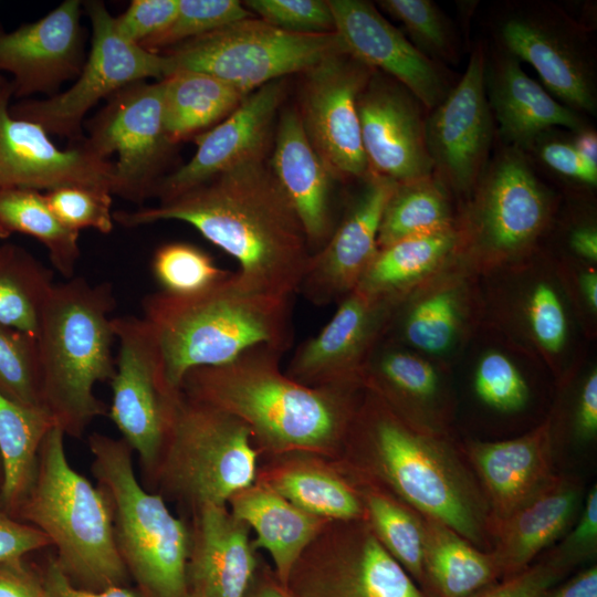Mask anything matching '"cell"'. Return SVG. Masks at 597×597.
I'll use <instances>...</instances> for the list:
<instances>
[{
	"mask_svg": "<svg viewBox=\"0 0 597 597\" xmlns=\"http://www.w3.org/2000/svg\"><path fill=\"white\" fill-rule=\"evenodd\" d=\"M521 306L525 332L535 346L549 357L561 355L569 338V317L557 283L536 279L525 290Z\"/></svg>",
	"mask_w": 597,
	"mask_h": 597,
	"instance_id": "44",
	"label": "cell"
},
{
	"mask_svg": "<svg viewBox=\"0 0 597 597\" xmlns=\"http://www.w3.org/2000/svg\"><path fill=\"white\" fill-rule=\"evenodd\" d=\"M358 479L375 483L423 517L483 551H492L488 504L451 436L418 429L365 388L346 441Z\"/></svg>",
	"mask_w": 597,
	"mask_h": 597,
	"instance_id": "2",
	"label": "cell"
},
{
	"mask_svg": "<svg viewBox=\"0 0 597 597\" xmlns=\"http://www.w3.org/2000/svg\"><path fill=\"white\" fill-rule=\"evenodd\" d=\"M10 82L0 75V91L6 87Z\"/></svg>",
	"mask_w": 597,
	"mask_h": 597,
	"instance_id": "63",
	"label": "cell"
},
{
	"mask_svg": "<svg viewBox=\"0 0 597 597\" xmlns=\"http://www.w3.org/2000/svg\"><path fill=\"white\" fill-rule=\"evenodd\" d=\"M579 514L554 548L572 566L576 567L596 556L597 552V486L594 485L583 502Z\"/></svg>",
	"mask_w": 597,
	"mask_h": 597,
	"instance_id": "52",
	"label": "cell"
},
{
	"mask_svg": "<svg viewBox=\"0 0 597 597\" xmlns=\"http://www.w3.org/2000/svg\"><path fill=\"white\" fill-rule=\"evenodd\" d=\"M464 454L484 494L491 533L554 474V421L517 438L502 441H468Z\"/></svg>",
	"mask_w": 597,
	"mask_h": 597,
	"instance_id": "25",
	"label": "cell"
},
{
	"mask_svg": "<svg viewBox=\"0 0 597 597\" xmlns=\"http://www.w3.org/2000/svg\"><path fill=\"white\" fill-rule=\"evenodd\" d=\"M457 227L455 260L472 274L512 266L530 255L553 201L522 150L509 147L485 167Z\"/></svg>",
	"mask_w": 597,
	"mask_h": 597,
	"instance_id": "9",
	"label": "cell"
},
{
	"mask_svg": "<svg viewBox=\"0 0 597 597\" xmlns=\"http://www.w3.org/2000/svg\"><path fill=\"white\" fill-rule=\"evenodd\" d=\"M538 155L551 169L559 175L590 187L597 185V167L586 161L572 143L544 142Z\"/></svg>",
	"mask_w": 597,
	"mask_h": 597,
	"instance_id": "54",
	"label": "cell"
},
{
	"mask_svg": "<svg viewBox=\"0 0 597 597\" xmlns=\"http://www.w3.org/2000/svg\"><path fill=\"white\" fill-rule=\"evenodd\" d=\"M46 597H140L126 586H114L102 590H88L73 585L55 559H50L42 575Z\"/></svg>",
	"mask_w": 597,
	"mask_h": 597,
	"instance_id": "55",
	"label": "cell"
},
{
	"mask_svg": "<svg viewBox=\"0 0 597 597\" xmlns=\"http://www.w3.org/2000/svg\"><path fill=\"white\" fill-rule=\"evenodd\" d=\"M569 248L578 258L597 262V231L593 224L579 226L569 235Z\"/></svg>",
	"mask_w": 597,
	"mask_h": 597,
	"instance_id": "59",
	"label": "cell"
},
{
	"mask_svg": "<svg viewBox=\"0 0 597 597\" xmlns=\"http://www.w3.org/2000/svg\"><path fill=\"white\" fill-rule=\"evenodd\" d=\"M178 1L133 0L121 15L114 17L115 28L125 40L140 46L171 23Z\"/></svg>",
	"mask_w": 597,
	"mask_h": 597,
	"instance_id": "51",
	"label": "cell"
},
{
	"mask_svg": "<svg viewBox=\"0 0 597 597\" xmlns=\"http://www.w3.org/2000/svg\"><path fill=\"white\" fill-rule=\"evenodd\" d=\"M401 301L354 290L323 328L297 346L285 374L310 387L364 385L365 367Z\"/></svg>",
	"mask_w": 597,
	"mask_h": 597,
	"instance_id": "15",
	"label": "cell"
},
{
	"mask_svg": "<svg viewBox=\"0 0 597 597\" xmlns=\"http://www.w3.org/2000/svg\"><path fill=\"white\" fill-rule=\"evenodd\" d=\"M83 6L91 22L92 41L74 84L48 98L25 101L10 108L13 117L75 142H83L84 116L100 101L129 84L151 77L161 81L168 75L166 56L125 40L104 2L91 0Z\"/></svg>",
	"mask_w": 597,
	"mask_h": 597,
	"instance_id": "11",
	"label": "cell"
},
{
	"mask_svg": "<svg viewBox=\"0 0 597 597\" xmlns=\"http://www.w3.org/2000/svg\"><path fill=\"white\" fill-rule=\"evenodd\" d=\"M575 433L582 441H589L597 434V370L586 376L577 399Z\"/></svg>",
	"mask_w": 597,
	"mask_h": 597,
	"instance_id": "57",
	"label": "cell"
},
{
	"mask_svg": "<svg viewBox=\"0 0 597 597\" xmlns=\"http://www.w3.org/2000/svg\"><path fill=\"white\" fill-rule=\"evenodd\" d=\"M422 108L401 84L373 72L357 100L369 174L396 184L433 175Z\"/></svg>",
	"mask_w": 597,
	"mask_h": 597,
	"instance_id": "19",
	"label": "cell"
},
{
	"mask_svg": "<svg viewBox=\"0 0 597 597\" xmlns=\"http://www.w3.org/2000/svg\"><path fill=\"white\" fill-rule=\"evenodd\" d=\"M574 568L553 547L523 570L495 582L472 597H542Z\"/></svg>",
	"mask_w": 597,
	"mask_h": 597,
	"instance_id": "50",
	"label": "cell"
},
{
	"mask_svg": "<svg viewBox=\"0 0 597 597\" xmlns=\"http://www.w3.org/2000/svg\"><path fill=\"white\" fill-rule=\"evenodd\" d=\"M484 87L500 134L511 147H530L556 126L576 133L586 128L579 113L554 98L509 53L489 67L485 62Z\"/></svg>",
	"mask_w": 597,
	"mask_h": 597,
	"instance_id": "31",
	"label": "cell"
},
{
	"mask_svg": "<svg viewBox=\"0 0 597 597\" xmlns=\"http://www.w3.org/2000/svg\"><path fill=\"white\" fill-rule=\"evenodd\" d=\"M542 597H597V567L591 565L556 585Z\"/></svg>",
	"mask_w": 597,
	"mask_h": 597,
	"instance_id": "58",
	"label": "cell"
},
{
	"mask_svg": "<svg viewBox=\"0 0 597 597\" xmlns=\"http://www.w3.org/2000/svg\"><path fill=\"white\" fill-rule=\"evenodd\" d=\"M500 38L510 55L531 64L544 88L577 113L595 114L597 91L584 35L566 17L533 11L506 18Z\"/></svg>",
	"mask_w": 597,
	"mask_h": 597,
	"instance_id": "17",
	"label": "cell"
},
{
	"mask_svg": "<svg viewBox=\"0 0 597 597\" xmlns=\"http://www.w3.org/2000/svg\"><path fill=\"white\" fill-rule=\"evenodd\" d=\"M133 228L163 220L186 222L239 263L254 287L292 297L311 250L293 207L264 158L252 159L157 206L113 213Z\"/></svg>",
	"mask_w": 597,
	"mask_h": 597,
	"instance_id": "1",
	"label": "cell"
},
{
	"mask_svg": "<svg viewBox=\"0 0 597 597\" xmlns=\"http://www.w3.org/2000/svg\"><path fill=\"white\" fill-rule=\"evenodd\" d=\"M88 446L92 472L112 507L117 549L139 596L190 597V535L182 521L139 484L125 440L93 433Z\"/></svg>",
	"mask_w": 597,
	"mask_h": 597,
	"instance_id": "7",
	"label": "cell"
},
{
	"mask_svg": "<svg viewBox=\"0 0 597 597\" xmlns=\"http://www.w3.org/2000/svg\"><path fill=\"white\" fill-rule=\"evenodd\" d=\"M45 198L57 219L73 231L94 229L104 234L113 231V199L106 189L67 186L48 191Z\"/></svg>",
	"mask_w": 597,
	"mask_h": 597,
	"instance_id": "48",
	"label": "cell"
},
{
	"mask_svg": "<svg viewBox=\"0 0 597 597\" xmlns=\"http://www.w3.org/2000/svg\"><path fill=\"white\" fill-rule=\"evenodd\" d=\"M23 233L40 241L55 270L72 279L80 259L78 232L66 228L45 195L25 188L0 189V238Z\"/></svg>",
	"mask_w": 597,
	"mask_h": 597,
	"instance_id": "38",
	"label": "cell"
},
{
	"mask_svg": "<svg viewBox=\"0 0 597 597\" xmlns=\"http://www.w3.org/2000/svg\"><path fill=\"white\" fill-rule=\"evenodd\" d=\"M335 31L347 51L374 71H381L432 111L450 91L436 61L425 55L376 7L364 0H328Z\"/></svg>",
	"mask_w": 597,
	"mask_h": 597,
	"instance_id": "24",
	"label": "cell"
},
{
	"mask_svg": "<svg viewBox=\"0 0 597 597\" xmlns=\"http://www.w3.org/2000/svg\"><path fill=\"white\" fill-rule=\"evenodd\" d=\"M352 485L377 540L425 593L423 516L375 483L357 478Z\"/></svg>",
	"mask_w": 597,
	"mask_h": 597,
	"instance_id": "37",
	"label": "cell"
},
{
	"mask_svg": "<svg viewBox=\"0 0 597 597\" xmlns=\"http://www.w3.org/2000/svg\"><path fill=\"white\" fill-rule=\"evenodd\" d=\"M345 51L336 31L294 33L247 18L161 53L168 62V75L176 71L202 72L248 95Z\"/></svg>",
	"mask_w": 597,
	"mask_h": 597,
	"instance_id": "10",
	"label": "cell"
},
{
	"mask_svg": "<svg viewBox=\"0 0 597 597\" xmlns=\"http://www.w3.org/2000/svg\"><path fill=\"white\" fill-rule=\"evenodd\" d=\"M151 270L163 292L175 295L202 292L231 273L219 268L206 251L187 242L160 245L154 253Z\"/></svg>",
	"mask_w": 597,
	"mask_h": 597,
	"instance_id": "42",
	"label": "cell"
},
{
	"mask_svg": "<svg viewBox=\"0 0 597 597\" xmlns=\"http://www.w3.org/2000/svg\"><path fill=\"white\" fill-rule=\"evenodd\" d=\"M325 244L311 254L297 293L316 306L338 303L358 285L378 251V231L396 182L374 174Z\"/></svg>",
	"mask_w": 597,
	"mask_h": 597,
	"instance_id": "22",
	"label": "cell"
},
{
	"mask_svg": "<svg viewBox=\"0 0 597 597\" xmlns=\"http://www.w3.org/2000/svg\"><path fill=\"white\" fill-rule=\"evenodd\" d=\"M286 586L293 597H428L364 519L344 521L327 553L293 569Z\"/></svg>",
	"mask_w": 597,
	"mask_h": 597,
	"instance_id": "16",
	"label": "cell"
},
{
	"mask_svg": "<svg viewBox=\"0 0 597 597\" xmlns=\"http://www.w3.org/2000/svg\"><path fill=\"white\" fill-rule=\"evenodd\" d=\"M269 167L300 219L311 253L316 252L335 229L331 207L334 177L313 148L294 109H285L280 117Z\"/></svg>",
	"mask_w": 597,
	"mask_h": 597,
	"instance_id": "29",
	"label": "cell"
},
{
	"mask_svg": "<svg viewBox=\"0 0 597 597\" xmlns=\"http://www.w3.org/2000/svg\"><path fill=\"white\" fill-rule=\"evenodd\" d=\"M284 96V78L272 81L248 94L224 119L196 136L197 150L192 158L163 177L153 195L164 201L238 165L264 158L273 122Z\"/></svg>",
	"mask_w": 597,
	"mask_h": 597,
	"instance_id": "23",
	"label": "cell"
},
{
	"mask_svg": "<svg viewBox=\"0 0 597 597\" xmlns=\"http://www.w3.org/2000/svg\"><path fill=\"white\" fill-rule=\"evenodd\" d=\"M0 394L21 406L45 409L42 400L38 339L2 325H0Z\"/></svg>",
	"mask_w": 597,
	"mask_h": 597,
	"instance_id": "43",
	"label": "cell"
},
{
	"mask_svg": "<svg viewBox=\"0 0 597 597\" xmlns=\"http://www.w3.org/2000/svg\"><path fill=\"white\" fill-rule=\"evenodd\" d=\"M579 290L589 312L596 315L597 312V271L589 268L579 276Z\"/></svg>",
	"mask_w": 597,
	"mask_h": 597,
	"instance_id": "61",
	"label": "cell"
},
{
	"mask_svg": "<svg viewBox=\"0 0 597 597\" xmlns=\"http://www.w3.org/2000/svg\"><path fill=\"white\" fill-rule=\"evenodd\" d=\"M252 597H290V594L283 591L277 586L264 585Z\"/></svg>",
	"mask_w": 597,
	"mask_h": 597,
	"instance_id": "62",
	"label": "cell"
},
{
	"mask_svg": "<svg viewBox=\"0 0 597 597\" xmlns=\"http://www.w3.org/2000/svg\"><path fill=\"white\" fill-rule=\"evenodd\" d=\"M55 422L43 408L21 406L0 394L1 502L18 510L36 471L42 441Z\"/></svg>",
	"mask_w": 597,
	"mask_h": 597,
	"instance_id": "36",
	"label": "cell"
},
{
	"mask_svg": "<svg viewBox=\"0 0 597 597\" xmlns=\"http://www.w3.org/2000/svg\"><path fill=\"white\" fill-rule=\"evenodd\" d=\"M11 82L0 91V189L102 188L113 195L114 161L85 146L60 149L36 123L10 114Z\"/></svg>",
	"mask_w": 597,
	"mask_h": 597,
	"instance_id": "18",
	"label": "cell"
},
{
	"mask_svg": "<svg viewBox=\"0 0 597 597\" xmlns=\"http://www.w3.org/2000/svg\"><path fill=\"white\" fill-rule=\"evenodd\" d=\"M250 12L264 22L294 33H328L335 31L328 0H248Z\"/></svg>",
	"mask_w": 597,
	"mask_h": 597,
	"instance_id": "49",
	"label": "cell"
},
{
	"mask_svg": "<svg viewBox=\"0 0 597 597\" xmlns=\"http://www.w3.org/2000/svg\"><path fill=\"white\" fill-rule=\"evenodd\" d=\"M291 298L261 291L238 272L196 294L145 296L142 318L163 394L178 391L190 370L228 364L252 347L286 352L293 341Z\"/></svg>",
	"mask_w": 597,
	"mask_h": 597,
	"instance_id": "4",
	"label": "cell"
},
{
	"mask_svg": "<svg viewBox=\"0 0 597 597\" xmlns=\"http://www.w3.org/2000/svg\"><path fill=\"white\" fill-rule=\"evenodd\" d=\"M45 546H51V542L43 532L17 522L0 506V564L20 561L25 554Z\"/></svg>",
	"mask_w": 597,
	"mask_h": 597,
	"instance_id": "53",
	"label": "cell"
},
{
	"mask_svg": "<svg viewBox=\"0 0 597 597\" xmlns=\"http://www.w3.org/2000/svg\"><path fill=\"white\" fill-rule=\"evenodd\" d=\"M457 245L454 226L378 248L355 290L374 296L404 300L455 259Z\"/></svg>",
	"mask_w": 597,
	"mask_h": 597,
	"instance_id": "33",
	"label": "cell"
},
{
	"mask_svg": "<svg viewBox=\"0 0 597 597\" xmlns=\"http://www.w3.org/2000/svg\"><path fill=\"white\" fill-rule=\"evenodd\" d=\"M363 384L411 426L451 436V396L440 370L421 354L385 338L365 367Z\"/></svg>",
	"mask_w": 597,
	"mask_h": 597,
	"instance_id": "27",
	"label": "cell"
},
{
	"mask_svg": "<svg viewBox=\"0 0 597 597\" xmlns=\"http://www.w3.org/2000/svg\"><path fill=\"white\" fill-rule=\"evenodd\" d=\"M285 352L252 347L232 362L198 367L179 390L243 421L273 451L331 450L346 441L365 387H310L280 369Z\"/></svg>",
	"mask_w": 597,
	"mask_h": 597,
	"instance_id": "3",
	"label": "cell"
},
{
	"mask_svg": "<svg viewBox=\"0 0 597 597\" xmlns=\"http://www.w3.org/2000/svg\"><path fill=\"white\" fill-rule=\"evenodd\" d=\"M52 272L24 249L0 245V325L38 338Z\"/></svg>",
	"mask_w": 597,
	"mask_h": 597,
	"instance_id": "40",
	"label": "cell"
},
{
	"mask_svg": "<svg viewBox=\"0 0 597 597\" xmlns=\"http://www.w3.org/2000/svg\"><path fill=\"white\" fill-rule=\"evenodd\" d=\"M270 486L302 511L320 519L344 522L365 517L352 483L323 469H287L275 476Z\"/></svg>",
	"mask_w": 597,
	"mask_h": 597,
	"instance_id": "41",
	"label": "cell"
},
{
	"mask_svg": "<svg viewBox=\"0 0 597 597\" xmlns=\"http://www.w3.org/2000/svg\"><path fill=\"white\" fill-rule=\"evenodd\" d=\"M572 144L586 161L597 167V135L594 130L585 128L577 132Z\"/></svg>",
	"mask_w": 597,
	"mask_h": 597,
	"instance_id": "60",
	"label": "cell"
},
{
	"mask_svg": "<svg viewBox=\"0 0 597 597\" xmlns=\"http://www.w3.org/2000/svg\"><path fill=\"white\" fill-rule=\"evenodd\" d=\"M164 400L165 436L151 474L165 489L197 510L224 505L252 485L256 451L243 421L181 390Z\"/></svg>",
	"mask_w": 597,
	"mask_h": 597,
	"instance_id": "8",
	"label": "cell"
},
{
	"mask_svg": "<svg viewBox=\"0 0 597 597\" xmlns=\"http://www.w3.org/2000/svg\"><path fill=\"white\" fill-rule=\"evenodd\" d=\"M425 593L472 597L501 578L492 551H483L448 526L423 517Z\"/></svg>",
	"mask_w": 597,
	"mask_h": 597,
	"instance_id": "34",
	"label": "cell"
},
{
	"mask_svg": "<svg viewBox=\"0 0 597 597\" xmlns=\"http://www.w3.org/2000/svg\"><path fill=\"white\" fill-rule=\"evenodd\" d=\"M113 327L119 347L111 380L109 417L151 474L161 452L166 422L155 345L142 317H113Z\"/></svg>",
	"mask_w": 597,
	"mask_h": 597,
	"instance_id": "20",
	"label": "cell"
},
{
	"mask_svg": "<svg viewBox=\"0 0 597 597\" xmlns=\"http://www.w3.org/2000/svg\"><path fill=\"white\" fill-rule=\"evenodd\" d=\"M379 6L399 20L425 55L452 62L455 46L450 24L437 4L430 0H381Z\"/></svg>",
	"mask_w": 597,
	"mask_h": 597,
	"instance_id": "46",
	"label": "cell"
},
{
	"mask_svg": "<svg viewBox=\"0 0 597 597\" xmlns=\"http://www.w3.org/2000/svg\"><path fill=\"white\" fill-rule=\"evenodd\" d=\"M163 81H139L106 100L83 144L103 158L116 154L113 195L140 202L153 195L174 146L164 122Z\"/></svg>",
	"mask_w": 597,
	"mask_h": 597,
	"instance_id": "12",
	"label": "cell"
},
{
	"mask_svg": "<svg viewBox=\"0 0 597 597\" xmlns=\"http://www.w3.org/2000/svg\"><path fill=\"white\" fill-rule=\"evenodd\" d=\"M473 389L488 407L515 412L530 398L528 385L514 362L500 350L484 353L474 369Z\"/></svg>",
	"mask_w": 597,
	"mask_h": 597,
	"instance_id": "47",
	"label": "cell"
},
{
	"mask_svg": "<svg viewBox=\"0 0 597 597\" xmlns=\"http://www.w3.org/2000/svg\"><path fill=\"white\" fill-rule=\"evenodd\" d=\"M254 569L249 526L224 505L197 509L187 565L190 597H245Z\"/></svg>",
	"mask_w": 597,
	"mask_h": 597,
	"instance_id": "28",
	"label": "cell"
},
{
	"mask_svg": "<svg viewBox=\"0 0 597 597\" xmlns=\"http://www.w3.org/2000/svg\"><path fill=\"white\" fill-rule=\"evenodd\" d=\"M469 272L455 259L410 292L396 308L385 337L419 354L443 356L467 333L478 310Z\"/></svg>",
	"mask_w": 597,
	"mask_h": 597,
	"instance_id": "26",
	"label": "cell"
},
{
	"mask_svg": "<svg viewBox=\"0 0 597 597\" xmlns=\"http://www.w3.org/2000/svg\"><path fill=\"white\" fill-rule=\"evenodd\" d=\"M247 18H251V12L237 0H179L171 23L140 46L161 53Z\"/></svg>",
	"mask_w": 597,
	"mask_h": 597,
	"instance_id": "45",
	"label": "cell"
},
{
	"mask_svg": "<svg viewBox=\"0 0 597 597\" xmlns=\"http://www.w3.org/2000/svg\"><path fill=\"white\" fill-rule=\"evenodd\" d=\"M455 224L449 191L433 175L397 184L383 212L378 248Z\"/></svg>",
	"mask_w": 597,
	"mask_h": 597,
	"instance_id": "39",
	"label": "cell"
},
{
	"mask_svg": "<svg viewBox=\"0 0 597 597\" xmlns=\"http://www.w3.org/2000/svg\"><path fill=\"white\" fill-rule=\"evenodd\" d=\"M373 72L348 51L304 72L298 114L308 140L334 178L369 175L357 100Z\"/></svg>",
	"mask_w": 597,
	"mask_h": 597,
	"instance_id": "13",
	"label": "cell"
},
{
	"mask_svg": "<svg viewBox=\"0 0 597 597\" xmlns=\"http://www.w3.org/2000/svg\"><path fill=\"white\" fill-rule=\"evenodd\" d=\"M583 501V484L566 474H553L494 533L492 552L501 579L532 564L575 523Z\"/></svg>",
	"mask_w": 597,
	"mask_h": 597,
	"instance_id": "30",
	"label": "cell"
},
{
	"mask_svg": "<svg viewBox=\"0 0 597 597\" xmlns=\"http://www.w3.org/2000/svg\"><path fill=\"white\" fill-rule=\"evenodd\" d=\"M114 307L109 283L92 285L83 277L54 284L43 304L36 338L43 406L71 437L106 413L94 387L115 375Z\"/></svg>",
	"mask_w": 597,
	"mask_h": 597,
	"instance_id": "5",
	"label": "cell"
},
{
	"mask_svg": "<svg viewBox=\"0 0 597 597\" xmlns=\"http://www.w3.org/2000/svg\"><path fill=\"white\" fill-rule=\"evenodd\" d=\"M56 425L40 447L33 482L19 511L57 549L69 580L84 589L125 586L128 572L116 546L109 501L69 462Z\"/></svg>",
	"mask_w": 597,
	"mask_h": 597,
	"instance_id": "6",
	"label": "cell"
},
{
	"mask_svg": "<svg viewBox=\"0 0 597 597\" xmlns=\"http://www.w3.org/2000/svg\"><path fill=\"white\" fill-rule=\"evenodd\" d=\"M230 502L231 513L255 531V545L269 552L286 587L292 570L320 532L322 519L302 511L270 485H251Z\"/></svg>",
	"mask_w": 597,
	"mask_h": 597,
	"instance_id": "32",
	"label": "cell"
},
{
	"mask_svg": "<svg viewBox=\"0 0 597 597\" xmlns=\"http://www.w3.org/2000/svg\"><path fill=\"white\" fill-rule=\"evenodd\" d=\"M82 2L65 0L41 19L7 32L0 23V72L13 76L12 96L59 93L84 65Z\"/></svg>",
	"mask_w": 597,
	"mask_h": 597,
	"instance_id": "21",
	"label": "cell"
},
{
	"mask_svg": "<svg viewBox=\"0 0 597 597\" xmlns=\"http://www.w3.org/2000/svg\"><path fill=\"white\" fill-rule=\"evenodd\" d=\"M0 597H46L42 578L22 561L0 564Z\"/></svg>",
	"mask_w": 597,
	"mask_h": 597,
	"instance_id": "56",
	"label": "cell"
},
{
	"mask_svg": "<svg viewBox=\"0 0 597 597\" xmlns=\"http://www.w3.org/2000/svg\"><path fill=\"white\" fill-rule=\"evenodd\" d=\"M161 81L165 128L174 145L220 123L247 96L228 82L202 72L176 71Z\"/></svg>",
	"mask_w": 597,
	"mask_h": 597,
	"instance_id": "35",
	"label": "cell"
},
{
	"mask_svg": "<svg viewBox=\"0 0 597 597\" xmlns=\"http://www.w3.org/2000/svg\"><path fill=\"white\" fill-rule=\"evenodd\" d=\"M485 62L482 48H476L458 84L426 117L433 176L458 195H470L488 166L493 115L484 87Z\"/></svg>",
	"mask_w": 597,
	"mask_h": 597,
	"instance_id": "14",
	"label": "cell"
}]
</instances>
